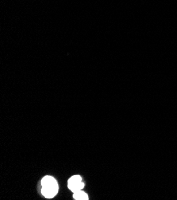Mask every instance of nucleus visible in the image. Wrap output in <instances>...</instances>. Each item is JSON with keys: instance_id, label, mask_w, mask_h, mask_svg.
I'll return each mask as SVG.
<instances>
[{"instance_id": "7ed1b4c3", "label": "nucleus", "mask_w": 177, "mask_h": 200, "mask_svg": "<svg viewBox=\"0 0 177 200\" xmlns=\"http://www.w3.org/2000/svg\"><path fill=\"white\" fill-rule=\"evenodd\" d=\"M73 198L76 200H88V195L84 191L80 190L76 192H74Z\"/></svg>"}, {"instance_id": "f03ea898", "label": "nucleus", "mask_w": 177, "mask_h": 200, "mask_svg": "<svg viewBox=\"0 0 177 200\" xmlns=\"http://www.w3.org/2000/svg\"><path fill=\"white\" fill-rule=\"evenodd\" d=\"M68 188L72 191L73 193L80 191L84 187V184L82 181V178L80 175H74L68 180Z\"/></svg>"}, {"instance_id": "f257e3e1", "label": "nucleus", "mask_w": 177, "mask_h": 200, "mask_svg": "<svg viewBox=\"0 0 177 200\" xmlns=\"http://www.w3.org/2000/svg\"><path fill=\"white\" fill-rule=\"evenodd\" d=\"M58 190V184L53 177L47 175L41 180V193L45 198H53L57 194Z\"/></svg>"}]
</instances>
